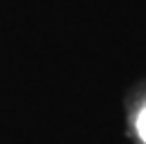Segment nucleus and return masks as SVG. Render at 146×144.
Here are the masks:
<instances>
[{
    "instance_id": "1",
    "label": "nucleus",
    "mask_w": 146,
    "mask_h": 144,
    "mask_svg": "<svg viewBox=\"0 0 146 144\" xmlns=\"http://www.w3.org/2000/svg\"><path fill=\"white\" fill-rule=\"evenodd\" d=\"M135 126H137V133H139L141 142L146 144V107H141V112L137 114V121H135Z\"/></svg>"
}]
</instances>
